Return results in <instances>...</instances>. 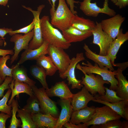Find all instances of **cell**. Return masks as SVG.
I'll return each mask as SVG.
<instances>
[{
	"label": "cell",
	"instance_id": "cell-1",
	"mask_svg": "<svg viewBox=\"0 0 128 128\" xmlns=\"http://www.w3.org/2000/svg\"><path fill=\"white\" fill-rule=\"evenodd\" d=\"M48 16H44L40 19L42 35L44 40L50 44L62 48L68 49L71 44L68 42L63 34L57 29L53 27L50 22Z\"/></svg>",
	"mask_w": 128,
	"mask_h": 128
},
{
	"label": "cell",
	"instance_id": "cell-2",
	"mask_svg": "<svg viewBox=\"0 0 128 128\" xmlns=\"http://www.w3.org/2000/svg\"><path fill=\"white\" fill-rule=\"evenodd\" d=\"M82 64H77L76 68L81 71L82 73L87 74L90 73L96 74L101 76L104 80L109 82L110 84L109 89L115 91L117 87L118 83L117 80L115 77L117 71L114 70L112 71L107 67H104L102 68L99 67L98 65L95 63L93 65L88 61L86 63L82 62Z\"/></svg>",
	"mask_w": 128,
	"mask_h": 128
},
{
	"label": "cell",
	"instance_id": "cell-3",
	"mask_svg": "<svg viewBox=\"0 0 128 128\" xmlns=\"http://www.w3.org/2000/svg\"><path fill=\"white\" fill-rule=\"evenodd\" d=\"M74 15L68 7L65 0H59L56 9L51 15V23L62 31L71 26Z\"/></svg>",
	"mask_w": 128,
	"mask_h": 128
},
{
	"label": "cell",
	"instance_id": "cell-4",
	"mask_svg": "<svg viewBox=\"0 0 128 128\" xmlns=\"http://www.w3.org/2000/svg\"><path fill=\"white\" fill-rule=\"evenodd\" d=\"M31 87L34 95L39 100L41 113L50 114L58 118L59 114L56 103L50 98L45 92V89L43 87L38 88L35 85Z\"/></svg>",
	"mask_w": 128,
	"mask_h": 128
},
{
	"label": "cell",
	"instance_id": "cell-5",
	"mask_svg": "<svg viewBox=\"0 0 128 128\" xmlns=\"http://www.w3.org/2000/svg\"><path fill=\"white\" fill-rule=\"evenodd\" d=\"M85 76L82 78L81 84L84 86L92 95L94 96L98 93L100 95L105 94V90L104 85L110 84V82L103 80L100 75L90 73L87 74L83 73Z\"/></svg>",
	"mask_w": 128,
	"mask_h": 128
},
{
	"label": "cell",
	"instance_id": "cell-6",
	"mask_svg": "<svg viewBox=\"0 0 128 128\" xmlns=\"http://www.w3.org/2000/svg\"><path fill=\"white\" fill-rule=\"evenodd\" d=\"M63 48L49 44L48 54L57 67L59 74L64 73L71 62L69 55Z\"/></svg>",
	"mask_w": 128,
	"mask_h": 128
},
{
	"label": "cell",
	"instance_id": "cell-7",
	"mask_svg": "<svg viewBox=\"0 0 128 128\" xmlns=\"http://www.w3.org/2000/svg\"><path fill=\"white\" fill-rule=\"evenodd\" d=\"M121 117L108 106L96 108L92 119L84 123L88 128L90 125L104 123L110 120L120 119Z\"/></svg>",
	"mask_w": 128,
	"mask_h": 128
},
{
	"label": "cell",
	"instance_id": "cell-8",
	"mask_svg": "<svg viewBox=\"0 0 128 128\" xmlns=\"http://www.w3.org/2000/svg\"><path fill=\"white\" fill-rule=\"evenodd\" d=\"M92 0H83L79 2L80 9L86 15L93 17H97L100 13L105 14L112 17L116 14V12L108 6V1L104 2L103 8L98 6L96 3H92Z\"/></svg>",
	"mask_w": 128,
	"mask_h": 128
},
{
	"label": "cell",
	"instance_id": "cell-9",
	"mask_svg": "<svg viewBox=\"0 0 128 128\" xmlns=\"http://www.w3.org/2000/svg\"><path fill=\"white\" fill-rule=\"evenodd\" d=\"M71 59V62L67 70L63 73L59 74V76L63 79L67 78L68 85H71V89H80L83 86L81 83L82 80L76 78L75 74V69L79 62L85 60L83 53L82 52L78 53L75 57H73Z\"/></svg>",
	"mask_w": 128,
	"mask_h": 128
},
{
	"label": "cell",
	"instance_id": "cell-10",
	"mask_svg": "<svg viewBox=\"0 0 128 128\" xmlns=\"http://www.w3.org/2000/svg\"><path fill=\"white\" fill-rule=\"evenodd\" d=\"M22 6L31 12L34 17V35L29 43L28 48L32 49L37 48L42 45L44 41L42 35L39 16L42 10L45 7V5H39L37 10H33L31 8L25 6L23 5Z\"/></svg>",
	"mask_w": 128,
	"mask_h": 128
},
{
	"label": "cell",
	"instance_id": "cell-11",
	"mask_svg": "<svg viewBox=\"0 0 128 128\" xmlns=\"http://www.w3.org/2000/svg\"><path fill=\"white\" fill-rule=\"evenodd\" d=\"M94 29L92 31L93 36V43L98 45L100 49L99 55H107L109 46L113 39L102 30L100 23L96 22Z\"/></svg>",
	"mask_w": 128,
	"mask_h": 128
},
{
	"label": "cell",
	"instance_id": "cell-12",
	"mask_svg": "<svg viewBox=\"0 0 128 128\" xmlns=\"http://www.w3.org/2000/svg\"><path fill=\"white\" fill-rule=\"evenodd\" d=\"M34 33L33 29L23 35L16 33L12 36L10 41L14 43V53L10 59L11 64L17 59L19 54L21 51L28 48L29 43L33 38Z\"/></svg>",
	"mask_w": 128,
	"mask_h": 128
},
{
	"label": "cell",
	"instance_id": "cell-13",
	"mask_svg": "<svg viewBox=\"0 0 128 128\" xmlns=\"http://www.w3.org/2000/svg\"><path fill=\"white\" fill-rule=\"evenodd\" d=\"M125 19L119 14H116L111 18L102 20L100 22L102 28L114 40L118 34Z\"/></svg>",
	"mask_w": 128,
	"mask_h": 128
},
{
	"label": "cell",
	"instance_id": "cell-14",
	"mask_svg": "<svg viewBox=\"0 0 128 128\" xmlns=\"http://www.w3.org/2000/svg\"><path fill=\"white\" fill-rule=\"evenodd\" d=\"M71 99H60L59 100L58 103L61 107V110L54 128H61L65 123L70 122L73 111L71 104Z\"/></svg>",
	"mask_w": 128,
	"mask_h": 128
},
{
	"label": "cell",
	"instance_id": "cell-15",
	"mask_svg": "<svg viewBox=\"0 0 128 128\" xmlns=\"http://www.w3.org/2000/svg\"><path fill=\"white\" fill-rule=\"evenodd\" d=\"M45 91L49 97H57L60 99L72 98L73 95L68 84L64 81L57 82Z\"/></svg>",
	"mask_w": 128,
	"mask_h": 128
},
{
	"label": "cell",
	"instance_id": "cell-16",
	"mask_svg": "<svg viewBox=\"0 0 128 128\" xmlns=\"http://www.w3.org/2000/svg\"><path fill=\"white\" fill-rule=\"evenodd\" d=\"M95 99L94 96L89 93L85 87L83 86L80 91L73 94L71 104L73 111L78 110L87 106L90 101Z\"/></svg>",
	"mask_w": 128,
	"mask_h": 128
},
{
	"label": "cell",
	"instance_id": "cell-17",
	"mask_svg": "<svg viewBox=\"0 0 128 128\" xmlns=\"http://www.w3.org/2000/svg\"><path fill=\"white\" fill-rule=\"evenodd\" d=\"M49 44L44 40L42 45L39 47L34 49L27 48L21 54L20 59L17 63L21 64L25 61L29 60H36L41 56L48 54V48Z\"/></svg>",
	"mask_w": 128,
	"mask_h": 128
},
{
	"label": "cell",
	"instance_id": "cell-18",
	"mask_svg": "<svg viewBox=\"0 0 128 128\" xmlns=\"http://www.w3.org/2000/svg\"><path fill=\"white\" fill-rule=\"evenodd\" d=\"M128 40V32L123 33V29H120L116 38L110 44L107 55L110 59L113 66H114V60L120 47Z\"/></svg>",
	"mask_w": 128,
	"mask_h": 128
},
{
	"label": "cell",
	"instance_id": "cell-19",
	"mask_svg": "<svg viewBox=\"0 0 128 128\" xmlns=\"http://www.w3.org/2000/svg\"><path fill=\"white\" fill-rule=\"evenodd\" d=\"M62 34L69 43L80 42L92 35L91 31H83L71 26L63 31Z\"/></svg>",
	"mask_w": 128,
	"mask_h": 128
},
{
	"label": "cell",
	"instance_id": "cell-20",
	"mask_svg": "<svg viewBox=\"0 0 128 128\" xmlns=\"http://www.w3.org/2000/svg\"><path fill=\"white\" fill-rule=\"evenodd\" d=\"M96 107L93 106H87L78 110L73 111L70 122L74 124L82 123H85L91 120L95 111Z\"/></svg>",
	"mask_w": 128,
	"mask_h": 128
},
{
	"label": "cell",
	"instance_id": "cell-21",
	"mask_svg": "<svg viewBox=\"0 0 128 128\" xmlns=\"http://www.w3.org/2000/svg\"><path fill=\"white\" fill-rule=\"evenodd\" d=\"M83 48L85 51L86 57L97 64L99 67L102 68L106 67L112 71L115 70L110 59L107 56L102 55L95 53L91 50L85 43L84 44Z\"/></svg>",
	"mask_w": 128,
	"mask_h": 128
},
{
	"label": "cell",
	"instance_id": "cell-22",
	"mask_svg": "<svg viewBox=\"0 0 128 128\" xmlns=\"http://www.w3.org/2000/svg\"><path fill=\"white\" fill-rule=\"evenodd\" d=\"M9 85L12 91L11 97L8 101V105L11 104L15 96H17L19 99V94L25 93L30 96L34 95L31 87L26 83L19 82L13 79Z\"/></svg>",
	"mask_w": 128,
	"mask_h": 128
},
{
	"label": "cell",
	"instance_id": "cell-23",
	"mask_svg": "<svg viewBox=\"0 0 128 128\" xmlns=\"http://www.w3.org/2000/svg\"><path fill=\"white\" fill-rule=\"evenodd\" d=\"M32 115L38 128H54L58 119L50 114H44L41 112L32 114Z\"/></svg>",
	"mask_w": 128,
	"mask_h": 128
},
{
	"label": "cell",
	"instance_id": "cell-24",
	"mask_svg": "<svg viewBox=\"0 0 128 128\" xmlns=\"http://www.w3.org/2000/svg\"><path fill=\"white\" fill-rule=\"evenodd\" d=\"M115 76L118 83L115 90L117 95L122 100L128 101V81L123 75V71L118 68Z\"/></svg>",
	"mask_w": 128,
	"mask_h": 128
},
{
	"label": "cell",
	"instance_id": "cell-25",
	"mask_svg": "<svg viewBox=\"0 0 128 128\" xmlns=\"http://www.w3.org/2000/svg\"><path fill=\"white\" fill-rule=\"evenodd\" d=\"M92 101L108 106L122 117L128 121V101L121 100L116 103H111L96 99H94Z\"/></svg>",
	"mask_w": 128,
	"mask_h": 128
},
{
	"label": "cell",
	"instance_id": "cell-26",
	"mask_svg": "<svg viewBox=\"0 0 128 128\" xmlns=\"http://www.w3.org/2000/svg\"><path fill=\"white\" fill-rule=\"evenodd\" d=\"M96 23L91 20L74 14L71 26L83 31H92L95 28Z\"/></svg>",
	"mask_w": 128,
	"mask_h": 128
},
{
	"label": "cell",
	"instance_id": "cell-27",
	"mask_svg": "<svg viewBox=\"0 0 128 128\" xmlns=\"http://www.w3.org/2000/svg\"><path fill=\"white\" fill-rule=\"evenodd\" d=\"M13 67L11 73L13 79L19 82L26 83L31 87L35 85L36 82L28 77L23 68L20 67L19 65L17 64Z\"/></svg>",
	"mask_w": 128,
	"mask_h": 128
},
{
	"label": "cell",
	"instance_id": "cell-28",
	"mask_svg": "<svg viewBox=\"0 0 128 128\" xmlns=\"http://www.w3.org/2000/svg\"><path fill=\"white\" fill-rule=\"evenodd\" d=\"M36 61L37 64L42 67L45 70L47 75L53 76L58 70L49 56L42 55Z\"/></svg>",
	"mask_w": 128,
	"mask_h": 128
},
{
	"label": "cell",
	"instance_id": "cell-29",
	"mask_svg": "<svg viewBox=\"0 0 128 128\" xmlns=\"http://www.w3.org/2000/svg\"><path fill=\"white\" fill-rule=\"evenodd\" d=\"M31 74L35 79L38 80L45 89L49 88L46 80L47 76L45 70L37 65L32 66L30 69Z\"/></svg>",
	"mask_w": 128,
	"mask_h": 128
},
{
	"label": "cell",
	"instance_id": "cell-30",
	"mask_svg": "<svg viewBox=\"0 0 128 128\" xmlns=\"http://www.w3.org/2000/svg\"><path fill=\"white\" fill-rule=\"evenodd\" d=\"M17 112L18 113L16 116L21 119L22 124L20 127L22 128H38L33 119L32 114L23 108L18 109Z\"/></svg>",
	"mask_w": 128,
	"mask_h": 128
},
{
	"label": "cell",
	"instance_id": "cell-31",
	"mask_svg": "<svg viewBox=\"0 0 128 128\" xmlns=\"http://www.w3.org/2000/svg\"><path fill=\"white\" fill-rule=\"evenodd\" d=\"M105 92L103 95L96 94L94 96L95 99L111 103L118 102L122 99L117 95L115 91L105 87Z\"/></svg>",
	"mask_w": 128,
	"mask_h": 128
},
{
	"label": "cell",
	"instance_id": "cell-32",
	"mask_svg": "<svg viewBox=\"0 0 128 128\" xmlns=\"http://www.w3.org/2000/svg\"><path fill=\"white\" fill-rule=\"evenodd\" d=\"M23 109L31 114L41 112L39 100L34 95L30 96L27 101L26 105Z\"/></svg>",
	"mask_w": 128,
	"mask_h": 128
},
{
	"label": "cell",
	"instance_id": "cell-33",
	"mask_svg": "<svg viewBox=\"0 0 128 128\" xmlns=\"http://www.w3.org/2000/svg\"><path fill=\"white\" fill-rule=\"evenodd\" d=\"M91 128H128V122L121 121L120 119L109 121L100 124L92 125Z\"/></svg>",
	"mask_w": 128,
	"mask_h": 128
},
{
	"label": "cell",
	"instance_id": "cell-34",
	"mask_svg": "<svg viewBox=\"0 0 128 128\" xmlns=\"http://www.w3.org/2000/svg\"><path fill=\"white\" fill-rule=\"evenodd\" d=\"M10 59L9 55L0 57V78L3 81L7 76L12 77L11 72L13 67L10 68L6 64L7 60Z\"/></svg>",
	"mask_w": 128,
	"mask_h": 128
},
{
	"label": "cell",
	"instance_id": "cell-35",
	"mask_svg": "<svg viewBox=\"0 0 128 128\" xmlns=\"http://www.w3.org/2000/svg\"><path fill=\"white\" fill-rule=\"evenodd\" d=\"M11 104L12 107L11 112L12 117L10 121V124L8 127L9 128H17L20 127L21 120L17 119L16 117V113L19 107L17 99H13L12 101Z\"/></svg>",
	"mask_w": 128,
	"mask_h": 128
},
{
	"label": "cell",
	"instance_id": "cell-36",
	"mask_svg": "<svg viewBox=\"0 0 128 128\" xmlns=\"http://www.w3.org/2000/svg\"><path fill=\"white\" fill-rule=\"evenodd\" d=\"M11 91V89H9L2 99L0 100V111L9 114L11 116H12V105H9L7 103Z\"/></svg>",
	"mask_w": 128,
	"mask_h": 128
},
{
	"label": "cell",
	"instance_id": "cell-37",
	"mask_svg": "<svg viewBox=\"0 0 128 128\" xmlns=\"http://www.w3.org/2000/svg\"><path fill=\"white\" fill-rule=\"evenodd\" d=\"M34 19H33L32 22L29 25L17 30L10 31L9 34L11 36L16 33H23L26 34L33 30L34 28Z\"/></svg>",
	"mask_w": 128,
	"mask_h": 128
},
{
	"label": "cell",
	"instance_id": "cell-38",
	"mask_svg": "<svg viewBox=\"0 0 128 128\" xmlns=\"http://www.w3.org/2000/svg\"><path fill=\"white\" fill-rule=\"evenodd\" d=\"M13 79L12 77L7 76L3 82L0 85V98L4 96V92L5 90L10 88L9 84Z\"/></svg>",
	"mask_w": 128,
	"mask_h": 128
},
{
	"label": "cell",
	"instance_id": "cell-39",
	"mask_svg": "<svg viewBox=\"0 0 128 128\" xmlns=\"http://www.w3.org/2000/svg\"><path fill=\"white\" fill-rule=\"evenodd\" d=\"M11 116L3 112L0 113V128H5V123L8 119L10 118Z\"/></svg>",
	"mask_w": 128,
	"mask_h": 128
},
{
	"label": "cell",
	"instance_id": "cell-40",
	"mask_svg": "<svg viewBox=\"0 0 128 128\" xmlns=\"http://www.w3.org/2000/svg\"><path fill=\"white\" fill-rule=\"evenodd\" d=\"M64 127L67 128H87L84 124L81 123L76 124L72 123L70 122H67L63 125Z\"/></svg>",
	"mask_w": 128,
	"mask_h": 128
},
{
	"label": "cell",
	"instance_id": "cell-41",
	"mask_svg": "<svg viewBox=\"0 0 128 128\" xmlns=\"http://www.w3.org/2000/svg\"><path fill=\"white\" fill-rule=\"evenodd\" d=\"M68 5L70 7V9L73 13L74 14H76L77 12L74 10V8L75 7L74 4L78 3H79V1H77L74 0H66Z\"/></svg>",
	"mask_w": 128,
	"mask_h": 128
},
{
	"label": "cell",
	"instance_id": "cell-42",
	"mask_svg": "<svg viewBox=\"0 0 128 128\" xmlns=\"http://www.w3.org/2000/svg\"><path fill=\"white\" fill-rule=\"evenodd\" d=\"M12 30V29L11 28H5L4 27L3 28H0V36L2 39H3L4 42V46L6 45V43L5 41L4 38V36L7 33H9V32Z\"/></svg>",
	"mask_w": 128,
	"mask_h": 128
},
{
	"label": "cell",
	"instance_id": "cell-43",
	"mask_svg": "<svg viewBox=\"0 0 128 128\" xmlns=\"http://www.w3.org/2000/svg\"><path fill=\"white\" fill-rule=\"evenodd\" d=\"M115 5L121 9L128 5V0H117Z\"/></svg>",
	"mask_w": 128,
	"mask_h": 128
},
{
	"label": "cell",
	"instance_id": "cell-44",
	"mask_svg": "<svg viewBox=\"0 0 128 128\" xmlns=\"http://www.w3.org/2000/svg\"><path fill=\"white\" fill-rule=\"evenodd\" d=\"M14 53L13 50H4L0 49V56L4 57L7 55H13Z\"/></svg>",
	"mask_w": 128,
	"mask_h": 128
},
{
	"label": "cell",
	"instance_id": "cell-45",
	"mask_svg": "<svg viewBox=\"0 0 128 128\" xmlns=\"http://www.w3.org/2000/svg\"><path fill=\"white\" fill-rule=\"evenodd\" d=\"M114 66L121 69L123 71L125 70L128 66V62L122 63H114Z\"/></svg>",
	"mask_w": 128,
	"mask_h": 128
},
{
	"label": "cell",
	"instance_id": "cell-46",
	"mask_svg": "<svg viewBox=\"0 0 128 128\" xmlns=\"http://www.w3.org/2000/svg\"><path fill=\"white\" fill-rule=\"evenodd\" d=\"M52 2V7L50 10V15H52L55 11V2L57 0H51Z\"/></svg>",
	"mask_w": 128,
	"mask_h": 128
},
{
	"label": "cell",
	"instance_id": "cell-47",
	"mask_svg": "<svg viewBox=\"0 0 128 128\" xmlns=\"http://www.w3.org/2000/svg\"><path fill=\"white\" fill-rule=\"evenodd\" d=\"M9 0H0V5L4 6H6Z\"/></svg>",
	"mask_w": 128,
	"mask_h": 128
},
{
	"label": "cell",
	"instance_id": "cell-48",
	"mask_svg": "<svg viewBox=\"0 0 128 128\" xmlns=\"http://www.w3.org/2000/svg\"><path fill=\"white\" fill-rule=\"evenodd\" d=\"M1 39H2L1 38H0V46L2 45L3 43V41Z\"/></svg>",
	"mask_w": 128,
	"mask_h": 128
},
{
	"label": "cell",
	"instance_id": "cell-49",
	"mask_svg": "<svg viewBox=\"0 0 128 128\" xmlns=\"http://www.w3.org/2000/svg\"><path fill=\"white\" fill-rule=\"evenodd\" d=\"M3 81L0 78V85L3 82Z\"/></svg>",
	"mask_w": 128,
	"mask_h": 128
},
{
	"label": "cell",
	"instance_id": "cell-50",
	"mask_svg": "<svg viewBox=\"0 0 128 128\" xmlns=\"http://www.w3.org/2000/svg\"><path fill=\"white\" fill-rule=\"evenodd\" d=\"M48 0V2H49V3L51 4V6H52V4L51 3V0Z\"/></svg>",
	"mask_w": 128,
	"mask_h": 128
},
{
	"label": "cell",
	"instance_id": "cell-51",
	"mask_svg": "<svg viewBox=\"0 0 128 128\" xmlns=\"http://www.w3.org/2000/svg\"><path fill=\"white\" fill-rule=\"evenodd\" d=\"M111 1L113 3H114L115 2V0H111Z\"/></svg>",
	"mask_w": 128,
	"mask_h": 128
}]
</instances>
